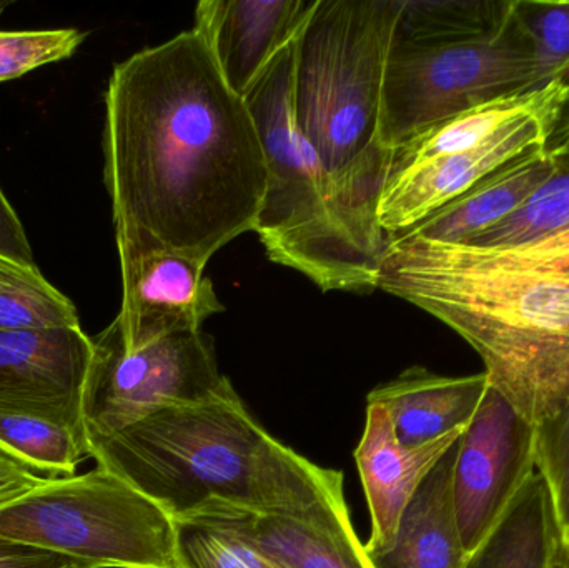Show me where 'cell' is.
<instances>
[{"instance_id": "obj_16", "label": "cell", "mask_w": 569, "mask_h": 568, "mask_svg": "<svg viewBox=\"0 0 569 568\" xmlns=\"http://www.w3.org/2000/svg\"><path fill=\"white\" fill-rule=\"evenodd\" d=\"M460 440V439H458ZM458 442L441 457L401 514L390 549L367 554L373 568H465L468 554L458 529L453 469Z\"/></svg>"}, {"instance_id": "obj_21", "label": "cell", "mask_w": 569, "mask_h": 568, "mask_svg": "<svg viewBox=\"0 0 569 568\" xmlns=\"http://www.w3.org/2000/svg\"><path fill=\"white\" fill-rule=\"evenodd\" d=\"M80 327L76 306L56 289L39 267L17 263L0 277V332Z\"/></svg>"}, {"instance_id": "obj_2", "label": "cell", "mask_w": 569, "mask_h": 568, "mask_svg": "<svg viewBox=\"0 0 569 568\" xmlns=\"http://www.w3.org/2000/svg\"><path fill=\"white\" fill-rule=\"evenodd\" d=\"M378 289L467 340L531 426L569 406V229L515 246L391 237Z\"/></svg>"}, {"instance_id": "obj_20", "label": "cell", "mask_w": 569, "mask_h": 568, "mask_svg": "<svg viewBox=\"0 0 569 568\" xmlns=\"http://www.w3.org/2000/svg\"><path fill=\"white\" fill-rule=\"evenodd\" d=\"M517 0H403L395 43L441 46L500 32Z\"/></svg>"}, {"instance_id": "obj_9", "label": "cell", "mask_w": 569, "mask_h": 568, "mask_svg": "<svg viewBox=\"0 0 569 568\" xmlns=\"http://www.w3.org/2000/svg\"><path fill=\"white\" fill-rule=\"evenodd\" d=\"M537 427L490 386L458 440L455 459V512L468 556L537 476Z\"/></svg>"}, {"instance_id": "obj_7", "label": "cell", "mask_w": 569, "mask_h": 568, "mask_svg": "<svg viewBox=\"0 0 569 568\" xmlns=\"http://www.w3.org/2000/svg\"><path fill=\"white\" fill-rule=\"evenodd\" d=\"M541 86L518 0L507 26L493 36L441 46L393 42L385 76L381 146L395 152L465 110Z\"/></svg>"}, {"instance_id": "obj_14", "label": "cell", "mask_w": 569, "mask_h": 568, "mask_svg": "<svg viewBox=\"0 0 569 568\" xmlns=\"http://www.w3.org/2000/svg\"><path fill=\"white\" fill-rule=\"evenodd\" d=\"M463 432L465 429L458 430L437 442L405 449L397 442L387 410L368 403L367 423L355 452L371 516V536L363 546L365 552L390 549L405 507Z\"/></svg>"}, {"instance_id": "obj_23", "label": "cell", "mask_w": 569, "mask_h": 568, "mask_svg": "<svg viewBox=\"0 0 569 568\" xmlns=\"http://www.w3.org/2000/svg\"><path fill=\"white\" fill-rule=\"evenodd\" d=\"M551 156V153H550ZM553 157V156H551ZM557 167L535 196L507 220L471 239V246H515L569 229V156L553 157Z\"/></svg>"}, {"instance_id": "obj_4", "label": "cell", "mask_w": 569, "mask_h": 568, "mask_svg": "<svg viewBox=\"0 0 569 568\" xmlns=\"http://www.w3.org/2000/svg\"><path fill=\"white\" fill-rule=\"evenodd\" d=\"M401 9L403 0H317L295 43L298 129L341 192L377 219L393 160L380 122Z\"/></svg>"}, {"instance_id": "obj_24", "label": "cell", "mask_w": 569, "mask_h": 568, "mask_svg": "<svg viewBox=\"0 0 569 568\" xmlns=\"http://www.w3.org/2000/svg\"><path fill=\"white\" fill-rule=\"evenodd\" d=\"M183 568H280L249 540L206 517L176 520Z\"/></svg>"}, {"instance_id": "obj_30", "label": "cell", "mask_w": 569, "mask_h": 568, "mask_svg": "<svg viewBox=\"0 0 569 568\" xmlns=\"http://www.w3.org/2000/svg\"><path fill=\"white\" fill-rule=\"evenodd\" d=\"M0 568H87L83 564L59 556V554L46 552V550L32 549V547L19 546V544L0 540Z\"/></svg>"}, {"instance_id": "obj_3", "label": "cell", "mask_w": 569, "mask_h": 568, "mask_svg": "<svg viewBox=\"0 0 569 568\" xmlns=\"http://www.w3.org/2000/svg\"><path fill=\"white\" fill-rule=\"evenodd\" d=\"M100 469L159 504L173 520L217 509L351 524L343 474L273 439L240 397L167 407L90 440Z\"/></svg>"}, {"instance_id": "obj_17", "label": "cell", "mask_w": 569, "mask_h": 568, "mask_svg": "<svg viewBox=\"0 0 569 568\" xmlns=\"http://www.w3.org/2000/svg\"><path fill=\"white\" fill-rule=\"evenodd\" d=\"M199 517L239 534L280 568H373L353 524L317 522L239 509H217Z\"/></svg>"}, {"instance_id": "obj_15", "label": "cell", "mask_w": 569, "mask_h": 568, "mask_svg": "<svg viewBox=\"0 0 569 568\" xmlns=\"http://www.w3.org/2000/svg\"><path fill=\"white\" fill-rule=\"evenodd\" d=\"M490 389L485 372L447 377L423 367H411L391 382L368 393L390 416L397 442L417 449L467 429Z\"/></svg>"}, {"instance_id": "obj_34", "label": "cell", "mask_w": 569, "mask_h": 568, "mask_svg": "<svg viewBox=\"0 0 569 568\" xmlns=\"http://www.w3.org/2000/svg\"><path fill=\"white\" fill-rule=\"evenodd\" d=\"M10 6V2H7V0H0V16H2L3 10L7 9V7Z\"/></svg>"}, {"instance_id": "obj_11", "label": "cell", "mask_w": 569, "mask_h": 568, "mask_svg": "<svg viewBox=\"0 0 569 568\" xmlns=\"http://www.w3.org/2000/svg\"><path fill=\"white\" fill-rule=\"evenodd\" d=\"M92 352L82 327L0 332V413L59 423L87 439L82 406Z\"/></svg>"}, {"instance_id": "obj_18", "label": "cell", "mask_w": 569, "mask_h": 568, "mask_svg": "<svg viewBox=\"0 0 569 568\" xmlns=\"http://www.w3.org/2000/svg\"><path fill=\"white\" fill-rule=\"evenodd\" d=\"M555 167L557 162L548 147L535 150L491 173L401 236L435 242H470L521 209L550 179Z\"/></svg>"}, {"instance_id": "obj_6", "label": "cell", "mask_w": 569, "mask_h": 568, "mask_svg": "<svg viewBox=\"0 0 569 568\" xmlns=\"http://www.w3.org/2000/svg\"><path fill=\"white\" fill-rule=\"evenodd\" d=\"M0 540L87 568H183L176 520L109 470L47 479L0 506Z\"/></svg>"}, {"instance_id": "obj_25", "label": "cell", "mask_w": 569, "mask_h": 568, "mask_svg": "<svg viewBox=\"0 0 569 568\" xmlns=\"http://www.w3.org/2000/svg\"><path fill=\"white\" fill-rule=\"evenodd\" d=\"M518 12L533 46L541 80L563 79L569 67V2L518 0Z\"/></svg>"}, {"instance_id": "obj_13", "label": "cell", "mask_w": 569, "mask_h": 568, "mask_svg": "<svg viewBox=\"0 0 569 568\" xmlns=\"http://www.w3.org/2000/svg\"><path fill=\"white\" fill-rule=\"evenodd\" d=\"M317 0H202L193 30L223 79L246 99L270 63L295 42Z\"/></svg>"}, {"instance_id": "obj_10", "label": "cell", "mask_w": 569, "mask_h": 568, "mask_svg": "<svg viewBox=\"0 0 569 568\" xmlns=\"http://www.w3.org/2000/svg\"><path fill=\"white\" fill-rule=\"evenodd\" d=\"M567 107H550L515 120L475 149L421 162H391L378 200L383 232L390 239L408 232L491 173L548 147Z\"/></svg>"}, {"instance_id": "obj_28", "label": "cell", "mask_w": 569, "mask_h": 568, "mask_svg": "<svg viewBox=\"0 0 569 568\" xmlns=\"http://www.w3.org/2000/svg\"><path fill=\"white\" fill-rule=\"evenodd\" d=\"M0 257L26 267H37L26 229L12 203L0 189Z\"/></svg>"}, {"instance_id": "obj_8", "label": "cell", "mask_w": 569, "mask_h": 568, "mask_svg": "<svg viewBox=\"0 0 569 568\" xmlns=\"http://www.w3.org/2000/svg\"><path fill=\"white\" fill-rule=\"evenodd\" d=\"M83 392L87 442L106 439L167 407L237 399L202 330L123 340L116 322L92 337Z\"/></svg>"}, {"instance_id": "obj_31", "label": "cell", "mask_w": 569, "mask_h": 568, "mask_svg": "<svg viewBox=\"0 0 569 568\" xmlns=\"http://www.w3.org/2000/svg\"><path fill=\"white\" fill-rule=\"evenodd\" d=\"M548 152L553 157L569 156V113H565L560 126L555 130L553 137L548 142Z\"/></svg>"}, {"instance_id": "obj_5", "label": "cell", "mask_w": 569, "mask_h": 568, "mask_svg": "<svg viewBox=\"0 0 569 568\" xmlns=\"http://www.w3.org/2000/svg\"><path fill=\"white\" fill-rule=\"evenodd\" d=\"M295 40L246 96L256 119L269 186L257 220L267 256L325 292H370L390 237L333 182L293 113Z\"/></svg>"}, {"instance_id": "obj_27", "label": "cell", "mask_w": 569, "mask_h": 568, "mask_svg": "<svg viewBox=\"0 0 569 568\" xmlns=\"http://www.w3.org/2000/svg\"><path fill=\"white\" fill-rule=\"evenodd\" d=\"M537 432L538 474L550 490L561 542L569 544V406Z\"/></svg>"}, {"instance_id": "obj_1", "label": "cell", "mask_w": 569, "mask_h": 568, "mask_svg": "<svg viewBox=\"0 0 569 568\" xmlns=\"http://www.w3.org/2000/svg\"><path fill=\"white\" fill-rule=\"evenodd\" d=\"M107 190L117 250L159 249L207 267L256 232L269 186L243 97L187 30L117 63L106 92Z\"/></svg>"}, {"instance_id": "obj_32", "label": "cell", "mask_w": 569, "mask_h": 568, "mask_svg": "<svg viewBox=\"0 0 569 568\" xmlns=\"http://www.w3.org/2000/svg\"><path fill=\"white\" fill-rule=\"evenodd\" d=\"M550 568H569V544L561 542Z\"/></svg>"}, {"instance_id": "obj_29", "label": "cell", "mask_w": 569, "mask_h": 568, "mask_svg": "<svg viewBox=\"0 0 569 568\" xmlns=\"http://www.w3.org/2000/svg\"><path fill=\"white\" fill-rule=\"evenodd\" d=\"M47 479L50 477H43L39 470L27 466L0 447V506L26 496L30 490L42 486Z\"/></svg>"}, {"instance_id": "obj_22", "label": "cell", "mask_w": 569, "mask_h": 568, "mask_svg": "<svg viewBox=\"0 0 569 568\" xmlns=\"http://www.w3.org/2000/svg\"><path fill=\"white\" fill-rule=\"evenodd\" d=\"M0 447L50 479L76 476L90 457L89 442L73 430L16 413H0Z\"/></svg>"}, {"instance_id": "obj_33", "label": "cell", "mask_w": 569, "mask_h": 568, "mask_svg": "<svg viewBox=\"0 0 569 568\" xmlns=\"http://www.w3.org/2000/svg\"><path fill=\"white\" fill-rule=\"evenodd\" d=\"M16 266L17 262H12V260L3 259V257H0V277H3L6 276V273H9L10 270H12Z\"/></svg>"}, {"instance_id": "obj_12", "label": "cell", "mask_w": 569, "mask_h": 568, "mask_svg": "<svg viewBox=\"0 0 569 568\" xmlns=\"http://www.w3.org/2000/svg\"><path fill=\"white\" fill-rule=\"evenodd\" d=\"M122 309L116 317L123 340L200 330L223 312L206 267L169 250L120 249Z\"/></svg>"}, {"instance_id": "obj_26", "label": "cell", "mask_w": 569, "mask_h": 568, "mask_svg": "<svg viewBox=\"0 0 569 568\" xmlns=\"http://www.w3.org/2000/svg\"><path fill=\"white\" fill-rule=\"evenodd\" d=\"M87 33L77 29L0 30V82L19 79L47 63L73 56Z\"/></svg>"}, {"instance_id": "obj_35", "label": "cell", "mask_w": 569, "mask_h": 568, "mask_svg": "<svg viewBox=\"0 0 569 568\" xmlns=\"http://www.w3.org/2000/svg\"><path fill=\"white\" fill-rule=\"evenodd\" d=\"M563 80H567V82L569 83V67L567 73H565Z\"/></svg>"}, {"instance_id": "obj_19", "label": "cell", "mask_w": 569, "mask_h": 568, "mask_svg": "<svg viewBox=\"0 0 569 568\" xmlns=\"http://www.w3.org/2000/svg\"><path fill=\"white\" fill-rule=\"evenodd\" d=\"M560 544L550 490L537 474L465 568H550Z\"/></svg>"}]
</instances>
